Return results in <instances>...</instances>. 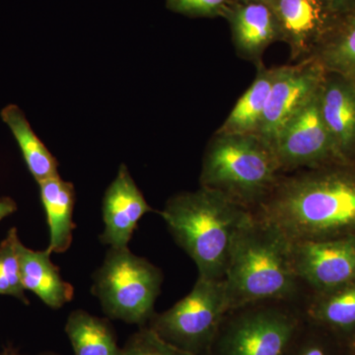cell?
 I'll return each mask as SVG.
<instances>
[{
	"mask_svg": "<svg viewBox=\"0 0 355 355\" xmlns=\"http://www.w3.org/2000/svg\"><path fill=\"white\" fill-rule=\"evenodd\" d=\"M300 308L307 323L347 343L355 334V282L329 291L307 292Z\"/></svg>",
	"mask_w": 355,
	"mask_h": 355,
	"instance_id": "15",
	"label": "cell"
},
{
	"mask_svg": "<svg viewBox=\"0 0 355 355\" xmlns=\"http://www.w3.org/2000/svg\"><path fill=\"white\" fill-rule=\"evenodd\" d=\"M163 273L127 248H110L93 275L91 292L108 319L144 327L155 314Z\"/></svg>",
	"mask_w": 355,
	"mask_h": 355,
	"instance_id": "5",
	"label": "cell"
},
{
	"mask_svg": "<svg viewBox=\"0 0 355 355\" xmlns=\"http://www.w3.org/2000/svg\"><path fill=\"white\" fill-rule=\"evenodd\" d=\"M347 349H349V347H347ZM347 355H354V354H352V352H350L349 349V352H347Z\"/></svg>",
	"mask_w": 355,
	"mask_h": 355,
	"instance_id": "31",
	"label": "cell"
},
{
	"mask_svg": "<svg viewBox=\"0 0 355 355\" xmlns=\"http://www.w3.org/2000/svg\"><path fill=\"white\" fill-rule=\"evenodd\" d=\"M0 116L15 137L26 165L38 184L60 176L57 159L33 130L24 112L17 105L11 104L2 110Z\"/></svg>",
	"mask_w": 355,
	"mask_h": 355,
	"instance_id": "19",
	"label": "cell"
},
{
	"mask_svg": "<svg viewBox=\"0 0 355 355\" xmlns=\"http://www.w3.org/2000/svg\"><path fill=\"white\" fill-rule=\"evenodd\" d=\"M121 355H191L166 342L148 327H140L121 347Z\"/></svg>",
	"mask_w": 355,
	"mask_h": 355,
	"instance_id": "24",
	"label": "cell"
},
{
	"mask_svg": "<svg viewBox=\"0 0 355 355\" xmlns=\"http://www.w3.org/2000/svg\"><path fill=\"white\" fill-rule=\"evenodd\" d=\"M347 343L305 321L286 355H347Z\"/></svg>",
	"mask_w": 355,
	"mask_h": 355,
	"instance_id": "23",
	"label": "cell"
},
{
	"mask_svg": "<svg viewBox=\"0 0 355 355\" xmlns=\"http://www.w3.org/2000/svg\"><path fill=\"white\" fill-rule=\"evenodd\" d=\"M326 72L315 57L300 60L298 64L277 67L257 133L270 148L287 123L316 95Z\"/></svg>",
	"mask_w": 355,
	"mask_h": 355,
	"instance_id": "9",
	"label": "cell"
},
{
	"mask_svg": "<svg viewBox=\"0 0 355 355\" xmlns=\"http://www.w3.org/2000/svg\"><path fill=\"white\" fill-rule=\"evenodd\" d=\"M21 280L25 291H30L51 308L58 310L71 302L74 288L62 279L60 268L51 260V252L34 251L20 242Z\"/></svg>",
	"mask_w": 355,
	"mask_h": 355,
	"instance_id": "16",
	"label": "cell"
},
{
	"mask_svg": "<svg viewBox=\"0 0 355 355\" xmlns=\"http://www.w3.org/2000/svg\"><path fill=\"white\" fill-rule=\"evenodd\" d=\"M65 333L74 355H121V347L108 318L91 315L78 309L70 313Z\"/></svg>",
	"mask_w": 355,
	"mask_h": 355,
	"instance_id": "20",
	"label": "cell"
},
{
	"mask_svg": "<svg viewBox=\"0 0 355 355\" xmlns=\"http://www.w3.org/2000/svg\"><path fill=\"white\" fill-rule=\"evenodd\" d=\"M277 71V67L266 69L261 62L259 64L258 74L253 84L236 103L234 108L216 133L257 135Z\"/></svg>",
	"mask_w": 355,
	"mask_h": 355,
	"instance_id": "18",
	"label": "cell"
},
{
	"mask_svg": "<svg viewBox=\"0 0 355 355\" xmlns=\"http://www.w3.org/2000/svg\"><path fill=\"white\" fill-rule=\"evenodd\" d=\"M17 210V205L10 198H0V221Z\"/></svg>",
	"mask_w": 355,
	"mask_h": 355,
	"instance_id": "27",
	"label": "cell"
},
{
	"mask_svg": "<svg viewBox=\"0 0 355 355\" xmlns=\"http://www.w3.org/2000/svg\"><path fill=\"white\" fill-rule=\"evenodd\" d=\"M16 228H11L6 239L0 244V295H9L29 304L21 280L20 244Z\"/></svg>",
	"mask_w": 355,
	"mask_h": 355,
	"instance_id": "22",
	"label": "cell"
},
{
	"mask_svg": "<svg viewBox=\"0 0 355 355\" xmlns=\"http://www.w3.org/2000/svg\"><path fill=\"white\" fill-rule=\"evenodd\" d=\"M304 323L297 303L243 306L226 313L205 355H286Z\"/></svg>",
	"mask_w": 355,
	"mask_h": 355,
	"instance_id": "6",
	"label": "cell"
},
{
	"mask_svg": "<svg viewBox=\"0 0 355 355\" xmlns=\"http://www.w3.org/2000/svg\"><path fill=\"white\" fill-rule=\"evenodd\" d=\"M158 214L197 266L198 277L212 280L225 277L236 237L253 217L244 205L203 187L173 196Z\"/></svg>",
	"mask_w": 355,
	"mask_h": 355,
	"instance_id": "2",
	"label": "cell"
},
{
	"mask_svg": "<svg viewBox=\"0 0 355 355\" xmlns=\"http://www.w3.org/2000/svg\"><path fill=\"white\" fill-rule=\"evenodd\" d=\"M230 0H166V7L188 17H223Z\"/></svg>",
	"mask_w": 355,
	"mask_h": 355,
	"instance_id": "25",
	"label": "cell"
},
{
	"mask_svg": "<svg viewBox=\"0 0 355 355\" xmlns=\"http://www.w3.org/2000/svg\"><path fill=\"white\" fill-rule=\"evenodd\" d=\"M292 60L313 57L338 14L327 0H270Z\"/></svg>",
	"mask_w": 355,
	"mask_h": 355,
	"instance_id": "11",
	"label": "cell"
},
{
	"mask_svg": "<svg viewBox=\"0 0 355 355\" xmlns=\"http://www.w3.org/2000/svg\"><path fill=\"white\" fill-rule=\"evenodd\" d=\"M347 347H349V352L355 355V334L352 338H349L347 342Z\"/></svg>",
	"mask_w": 355,
	"mask_h": 355,
	"instance_id": "29",
	"label": "cell"
},
{
	"mask_svg": "<svg viewBox=\"0 0 355 355\" xmlns=\"http://www.w3.org/2000/svg\"><path fill=\"white\" fill-rule=\"evenodd\" d=\"M231 2H249V1H261L268 3L270 0H230Z\"/></svg>",
	"mask_w": 355,
	"mask_h": 355,
	"instance_id": "30",
	"label": "cell"
},
{
	"mask_svg": "<svg viewBox=\"0 0 355 355\" xmlns=\"http://www.w3.org/2000/svg\"><path fill=\"white\" fill-rule=\"evenodd\" d=\"M272 151L282 173L345 163L338 158L322 118L319 91L287 123Z\"/></svg>",
	"mask_w": 355,
	"mask_h": 355,
	"instance_id": "8",
	"label": "cell"
},
{
	"mask_svg": "<svg viewBox=\"0 0 355 355\" xmlns=\"http://www.w3.org/2000/svg\"><path fill=\"white\" fill-rule=\"evenodd\" d=\"M327 1L336 14L355 10V0H327Z\"/></svg>",
	"mask_w": 355,
	"mask_h": 355,
	"instance_id": "26",
	"label": "cell"
},
{
	"mask_svg": "<svg viewBox=\"0 0 355 355\" xmlns=\"http://www.w3.org/2000/svg\"><path fill=\"white\" fill-rule=\"evenodd\" d=\"M282 175L272 149L258 135L216 133L203 156L200 184L253 210Z\"/></svg>",
	"mask_w": 355,
	"mask_h": 355,
	"instance_id": "4",
	"label": "cell"
},
{
	"mask_svg": "<svg viewBox=\"0 0 355 355\" xmlns=\"http://www.w3.org/2000/svg\"><path fill=\"white\" fill-rule=\"evenodd\" d=\"M223 280L228 311L257 303L300 304L307 294L294 270L291 243L254 214L236 237Z\"/></svg>",
	"mask_w": 355,
	"mask_h": 355,
	"instance_id": "3",
	"label": "cell"
},
{
	"mask_svg": "<svg viewBox=\"0 0 355 355\" xmlns=\"http://www.w3.org/2000/svg\"><path fill=\"white\" fill-rule=\"evenodd\" d=\"M233 43L241 57L260 64L268 46L282 41V33L272 7L266 2H230L224 13Z\"/></svg>",
	"mask_w": 355,
	"mask_h": 355,
	"instance_id": "14",
	"label": "cell"
},
{
	"mask_svg": "<svg viewBox=\"0 0 355 355\" xmlns=\"http://www.w3.org/2000/svg\"><path fill=\"white\" fill-rule=\"evenodd\" d=\"M153 211L127 165L121 164L103 197L102 216L105 228L100 235V241L110 248L128 247L140 219Z\"/></svg>",
	"mask_w": 355,
	"mask_h": 355,
	"instance_id": "12",
	"label": "cell"
},
{
	"mask_svg": "<svg viewBox=\"0 0 355 355\" xmlns=\"http://www.w3.org/2000/svg\"><path fill=\"white\" fill-rule=\"evenodd\" d=\"M39 187L50 230L48 250L51 254L65 253L71 246L76 228L73 222L76 189L73 184L60 176L44 180L39 183Z\"/></svg>",
	"mask_w": 355,
	"mask_h": 355,
	"instance_id": "17",
	"label": "cell"
},
{
	"mask_svg": "<svg viewBox=\"0 0 355 355\" xmlns=\"http://www.w3.org/2000/svg\"><path fill=\"white\" fill-rule=\"evenodd\" d=\"M313 57L326 71L355 80V10L338 14Z\"/></svg>",
	"mask_w": 355,
	"mask_h": 355,
	"instance_id": "21",
	"label": "cell"
},
{
	"mask_svg": "<svg viewBox=\"0 0 355 355\" xmlns=\"http://www.w3.org/2000/svg\"><path fill=\"white\" fill-rule=\"evenodd\" d=\"M252 212L291 243L355 236V163L282 175Z\"/></svg>",
	"mask_w": 355,
	"mask_h": 355,
	"instance_id": "1",
	"label": "cell"
},
{
	"mask_svg": "<svg viewBox=\"0 0 355 355\" xmlns=\"http://www.w3.org/2000/svg\"><path fill=\"white\" fill-rule=\"evenodd\" d=\"M0 355H21L16 352L15 349H10V347H7V349H4L3 352H0ZM40 355H58L55 354H50V352H46V354H40Z\"/></svg>",
	"mask_w": 355,
	"mask_h": 355,
	"instance_id": "28",
	"label": "cell"
},
{
	"mask_svg": "<svg viewBox=\"0 0 355 355\" xmlns=\"http://www.w3.org/2000/svg\"><path fill=\"white\" fill-rule=\"evenodd\" d=\"M228 312L224 280L198 277L195 286L170 309L155 313L146 326L191 355H205Z\"/></svg>",
	"mask_w": 355,
	"mask_h": 355,
	"instance_id": "7",
	"label": "cell"
},
{
	"mask_svg": "<svg viewBox=\"0 0 355 355\" xmlns=\"http://www.w3.org/2000/svg\"><path fill=\"white\" fill-rule=\"evenodd\" d=\"M291 256L296 275L307 292L355 282V236L291 243Z\"/></svg>",
	"mask_w": 355,
	"mask_h": 355,
	"instance_id": "10",
	"label": "cell"
},
{
	"mask_svg": "<svg viewBox=\"0 0 355 355\" xmlns=\"http://www.w3.org/2000/svg\"><path fill=\"white\" fill-rule=\"evenodd\" d=\"M322 118L340 161L355 163V80L326 72L319 89Z\"/></svg>",
	"mask_w": 355,
	"mask_h": 355,
	"instance_id": "13",
	"label": "cell"
}]
</instances>
